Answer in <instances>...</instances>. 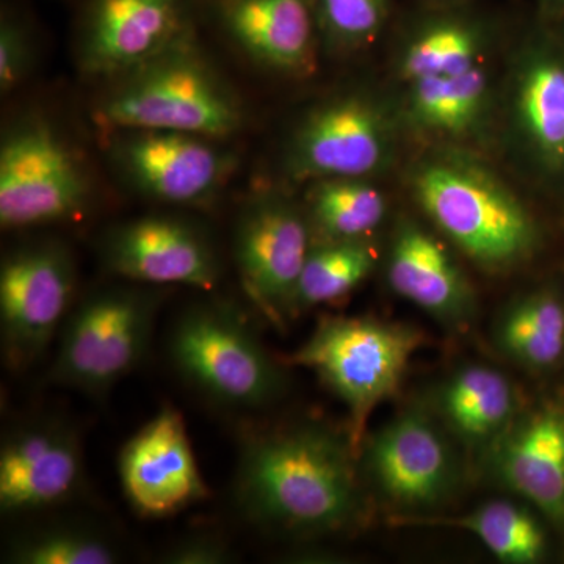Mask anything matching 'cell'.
<instances>
[{"instance_id": "obj_1", "label": "cell", "mask_w": 564, "mask_h": 564, "mask_svg": "<svg viewBox=\"0 0 564 564\" xmlns=\"http://www.w3.org/2000/svg\"><path fill=\"white\" fill-rule=\"evenodd\" d=\"M350 434L318 423L245 434L236 499L254 524L291 534L344 532L364 499Z\"/></svg>"}, {"instance_id": "obj_2", "label": "cell", "mask_w": 564, "mask_h": 564, "mask_svg": "<svg viewBox=\"0 0 564 564\" xmlns=\"http://www.w3.org/2000/svg\"><path fill=\"white\" fill-rule=\"evenodd\" d=\"M242 99L204 52L195 29L107 82L95 106L106 131L159 129L228 140L245 126Z\"/></svg>"}, {"instance_id": "obj_3", "label": "cell", "mask_w": 564, "mask_h": 564, "mask_svg": "<svg viewBox=\"0 0 564 564\" xmlns=\"http://www.w3.org/2000/svg\"><path fill=\"white\" fill-rule=\"evenodd\" d=\"M423 344L413 326L372 317H332L285 359L313 370L350 411V440L359 458L366 426L378 404L399 391L411 358Z\"/></svg>"}, {"instance_id": "obj_4", "label": "cell", "mask_w": 564, "mask_h": 564, "mask_svg": "<svg viewBox=\"0 0 564 564\" xmlns=\"http://www.w3.org/2000/svg\"><path fill=\"white\" fill-rule=\"evenodd\" d=\"M169 350L177 372L223 406L259 410L284 395L282 367L231 304L185 310L174 322Z\"/></svg>"}, {"instance_id": "obj_5", "label": "cell", "mask_w": 564, "mask_h": 564, "mask_svg": "<svg viewBox=\"0 0 564 564\" xmlns=\"http://www.w3.org/2000/svg\"><path fill=\"white\" fill-rule=\"evenodd\" d=\"M165 292L158 285H111L85 296L62 326L52 384L102 395L144 358Z\"/></svg>"}, {"instance_id": "obj_6", "label": "cell", "mask_w": 564, "mask_h": 564, "mask_svg": "<svg viewBox=\"0 0 564 564\" xmlns=\"http://www.w3.org/2000/svg\"><path fill=\"white\" fill-rule=\"evenodd\" d=\"M87 170L54 122L29 110L3 129L0 141V225L39 228L84 214L91 202Z\"/></svg>"}, {"instance_id": "obj_7", "label": "cell", "mask_w": 564, "mask_h": 564, "mask_svg": "<svg viewBox=\"0 0 564 564\" xmlns=\"http://www.w3.org/2000/svg\"><path fill=\"white\" fill-rule=\"evenodd\" d=\"M414 192L437 228L475 262L502 269L532 251V218L488 174L459 163H434L415 176Z\"/></svg>"}, {"instance_id": "obj_8", "label": "cell", "mask_w": 564, "mask_h": 564, "mask_svg": "<svg viewBox=\"0 0 564 564\" xmlns=\"http://www.w3.org/2000/svg\"><path fill=\"white\" fill-rule=\"evenodd\" d=\"M77 265L68 245L54 237L25 240L0 265L3 358L14 370L33 366L68 317Z\"/></svg>"}, {"instance_id": "obj_9", "label": "cell", "mask_w": 564, "mask_h": 564, "mask_svg": "<svg viewBox=\"0 0 564 564\" xmlns=\"http://www.w3.org/2000/svg\"><path fill=\"white\" fill-rule=\"evenodd\" d=\"M110 165L133 193L169 206H202L237 170L236 152L196 133L159 129L109 131Z\"/></svg>"}, {"instance_id": "obj_10", "label": "cell", "mask_w": 564, "mask_h": 564, "mask_svg": "<svg viewBox=\"0 0 564 564\" xmlns=\"http://www.w3.org/2000/svg\"><path fill=\"white\" fill-rule=\"evenodd\" d=\"M311 248V226L295 204L259 193L234 228V259L245 292L273 325L293 315V299Z\"/></svg>"}, {"instance_id": "obj_11", "label": "cell", "mask_w": 564, "mask_h": 564, "mask_svg": "<svg viewBox=\"0 0 564 564\" xmlns=\"http://www.w3.org/2000/svg\"><path fill=\"white\" fill-rule=\"evenodd\" d=\"M195 29V0H85L76 36L82 73L109 82Z\"/></svg>"}, {"instance_id": "obj_12", "label": "cell", "mask_w": 564, "mask_h": 564, "mask_svg": "<svg viewBox=\"0 0 564 564\" xmlns=\"http://www.w3.org/2000/svg\"><path fill=\"white\" fill-rule=\"evenodd\" d=\"M359 456L373 488L406 514L444 503L458 486L454 448L422 411H406L366 437Z\"/></svg>"}, {"instance_id": "obj_13", "label": "cell", "mask_w": 564, "mask_h": 564, "mask_svg": "<svg viewBox=\"0 0 564 564\" xmlns=\"http://www.w3.org/2000/svg\"><path fill=\"white\" fill-rule=\"evenodd\" d=\"M107 272L144 285H188L210 291L221 274L217 248L206 229L170 214L118 223L99 242Z\"/></svg>"}, {"instance_id": "obj_14", "label": "cell", "mask_w": 564, "mask_h": 564, "mask_svg": "<svg viewBox=\"0 0 564 564\" xmlns=\"http://www.w3.org/2000/svg\"><path fill=\"white\" fill-rule=\"evenodd\" d=\"M79 433L58 417L29 419L0 451V510L32 513L68 502L84 485Z\"/></svg>"}, {"instance_id": "obj_15", "label": "cell", "mask_w": 564, "mask_h": 564, "mask_svg": "<svg viewBox=\"0 0 564 564\" xmlns=\"http://www.w3.org/2000/svg\"><path fill=\"white\" fill-rule=\"evenodd\" d=\"M122 491L143 518H169L209 496L180 411L165 406L120 455Z\"/></svg>"}, {"instance_id": "obj_16", "label": "cell", "mask_w": 564, "mask_h": 564, "mask_svg": "<svg viewBox=\"0 0 564 564\" xmlns=\"http://www.w3.org/2000/svg\"><path fill=\"white\" fill-rule=\"evenodd\" d=\"M386 147L380 111L359 96H343L304 118L289 148V170L299 180L361 177L381 165Z\"/></svg>"}, {"instance_id": "obj_17", "label": "cell", "mask_w": 564, "mask_h": 564, "mask_svg": "<svg viewBox=\"0 0 564 564\" xmlns=\"http://www.w3.org/2000/svg\"><path fill=\"white\" fill-rule=\"evenodd\" d=\"M218 24L250 61L280 73L310 68L314 57V0H214Z\"/></svg>"}, {"instance_id": "obj_18", "label": "cell", "mask_w": 564, "mask_h": 564, "mask_svg": "<svg viewBox=\"0 0 564 564\" xmlns=\"http://www.w3.org/2000/svg\"><path fill=\"white\" fill-rule=\"evenodd\" d=\"M494 470L508 489L564 519V414L543 410L511 423L494 444Z\"/></svg>"}, {"instance_id": "obj_19", "label": "cell", "mask_w": 564, "mask_h": 564, "mask_svg": "<svg viewBox=\"0 0 564 564\" xmlns=\"http://www.w3.org/2000/svg\"><path fill=\"white\" fill-rule=\"evenodd\" d=\"M388 274L395 293L448 328L473 321L469 282L443 245L417 226H403L397 234Z\"/></svg>"}, {"instance_id": "obj_20", "label": "cell", "mask_w": 564, "mask_h": 564, "mask_svg": "<svg viewBox=\"0 0 564 564\" xmlns=\"http://www.w3.org/2000/svg\"><path fill=\"white\" fill-rule=\"evenodd\" d=\"M445 422L469 445H494L514 422L516 395L505 375L488 366H467L440 392Z\"/></svg>"}, {"instance_id": "obj_21", "label": "cell", "mask_w": 564, "mask_h": 564, "mask_svg": "<svg viewBox=\"0 0 564 564\" xmlns=\"http://www.w3.org/2000/svg\"><path fill=\"white\" fill-rule=\"evenodd\" d=\"M393 521L406 525H443L464 530L475 534L503 563H534L544 554V534L538 522L527 511L503 500L481 505L473 513L456 518L400 514Z\"/></svg>"}, {"instance_id": "obj_22", "label": "cell", "mask_w": 564, "mask_h": 564, "mask_svg": "<svg viewBox=\"0 0 564 564\" xmlns=\"http://www.w3.org/2000/svg\"><path fill=\"white\" fill-rule=\"evenodd\" d=\"M496 347L529 369H549L564 352V306L549 293L511 304L497 322Z\"/></svg>"}, {"instance_id": "obj_23", "label": "cell", "mask_w": 564, "mask_h": 564, "mask_svg": "<svg viewBox=\"0 0 564 564\" xmlns=\"http://www.w3.org/2000/svg\"><path fill=\"white\" fill-rule=\"evenodd\" d=\"M380 191L358 177H325L310 196V220L325 240H361L383 221Z\"/></svg>"}, {"instance_id": "obj_24", "label": "cell", "mask_w": 564, "mask_h": 564, "mask_svg": "<svg viewBox=\"0 0 564 564\" xmlns=\"http://www.w3.org/2000/svg\"><path fill=\"white\" fill-rule=\"evenodd\" d=\"M375 265L373 251L361 240H326L311 248L293 299V315L344 299Z\"/></svg>"}, {"instance_id": "obj_25", "label": "cell", "mask_w": 564, "mask_h": 564, "mask_svg": "<svg viewBox=\"0 0 564 564\" xmlns=\"http://www.w3.org/2000/svg\"><path fill=\"white\" fill-rule=\"evenodd\" d=\"M485 95L486 76L475 65L455 76L414 82L413 109L415 117L430 128L462 132L477 120Z\"/></svg>"}, {"instance_id": "obj_26", "label": "cell", "mask_w": 564, "mask_h": 564, "mask_svg": "<svg viewBox=\"0 0 564 564\" xmlns=\"http://www.w3.org/2000/svg\"><path fill=\"white\" fill-rule=\"evenodd\" d=\"M120 552L106 534L82 525H51L18 538L9 545L7 563L113 564Z\"/></svg>"}, {"instance_id": "obj_27", "label": "cell", "mask_w": 564, "mask_h": 564, "mask_svg": "<svg viewBox=\"0 0 564 564\" xmlns=\"http://www.w3.org/2000/svg\"><path fill=\"white\" fill-rule=\"evenodd\" d=\"M478 33L462 21H441L423 31L403 61L406 79L455 76L477 65Z\"/></svg>"}, {"instance_id": "obj_28", "label": "cell", "mask_w": 564, "mask_h": 564, "mask_svg": "<svg viewBox=\"0 0 564 564\" xmlns=\"http://www.w3.org/2000/svg\"><path fill=\"white\" fill-rule=\"evenodd\" d=\"M522 122L549 154H564V68L541 62L527 70L519 90Z\"/></svg>"}, {"instance_id": "obj_29", "label": "cell", "mask_w": 564, "mask_h": 564, "mask_svg": "<svg viewBox=\"0 0 564 564\" xmlns=\"http://www.w3.org/2000/svg\"><path fill=\"white\" fill-rule=\"evenodd\" d=\"M325 32L340 44H358L381 28L386 0H314Z\"/></svg>"}, {"instance_id": "obj_30", "label": "cell", "mask_w": 564, "mask_h": 564, "mask_svg": "<svg viewBox=\"0 0 564 564\" xmlns=\"http://www.w3.org/2000/svg\"><path fill=\"white\" fill-rule=\"evenodd\" d=\"M33 66V44L29 29L10 11L0 21V91L3 96L28 80Z\"/></svg>"}, {"instance_id": "obj_31", "label": "cell", "mask_w": 564, "mask_h": 564, "mask_svg": "<svg viewBox=\"0 0 564 564\" xmlns=\"http://www.w3.org/2000/svg\"><path fill=\"white\" fill-rule=\"evenodd\" d=\"M234 558L231 547L220 534L195 533L182 538L180 543L163 555L162 562L170 564H225Z\"/></svg>"}]
</instances>
